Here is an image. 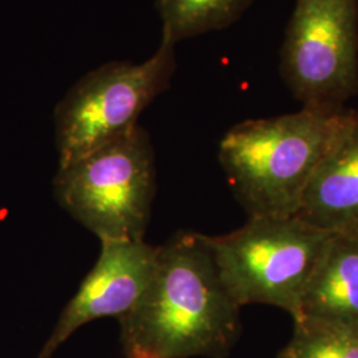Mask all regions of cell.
<instances>
[{"label": "cell", "instance_id": "cell-4", "mask_svg": "<svg viewBox=\"0 0 358 358\" xmlns=\"http://www.w3.org/2000/svg\"><path fill=\"white\" fill-rule=\"evenodd\" d=\"M60 206L101 241H143L155 195V161L138 125L59 167Z\"/></svg>", "mask_w": 358, "mask_h": 358}, {"label": "cell", "instance_id": "cell-11", "mask_svg": "<svg viewBox=\"0 0 358 358\" xmlns=\"http://www.w3.org/2000/svg\"><path fill=\"white\" fill-rule=\"evenodd\" d=\"M278 358H358V324L301 317Z\"/></svg>", "mask_w": 358, "mask_h": 358}, {"label": "cell", "instance_id": "cell-6", "mask_svg": "<svg viewBox=\"0 0 358 358\" xmlns=\"http://www.w3.org/2000/svg\"><path fill=\"white\" fill-rule=\"evenodd\" d=\"M280 73L303 106L345 109L358 94V0H296Z\"/></svg>", "mask_w": 358, "mask_h": 358}, {"label": "cell", "instance_id": "cell-9", "mask_svg": "<svg viewBox=\"0 0 358 358\" xmlns=\"http://www.w3.org/2000/svg\"><path fill=\"white\" fill-rule=\"evenodd\" d=\"M301 317L358 324V235L333 234L303 294Z\"/></svg>", "mask_w": 358, "mask_h": 358}, {"label": "cell", "instance_id": "cell-3", "mask_svg": "<svg viewBox=\"0 0 358 358\" xmlns=\"http://www.w3.org/2000/svg\"><path fill=\"white\" fill-rule=\"evenodd\" d=\"M332 235L291 215L250 217L242 229L206 239L222 282L241 307L272 306L296 320Z\"/></svg>", "mask_w": 358, "mask_h": 358}, {"label": "cell", "instance_id": "cell-7", "mask_svg": "<svg viewBox=\"0 0 358 358\" xmlns=\"http://www.w3.org/2000/svg\"><path fill=\"white\" fill-rule=\"evenodd\" d=\"M157 254L158 247L145 241H101L97 263L66 304L38 358H52L90 321L128 313L150 282Z\"/></svg>", "mask_w": 358, "mask_h": 358}, {"label": "cell", "instance_id": "cell-10", "mask_svg": "<svg viewBox=\"0 0 358 358\" xmlns=\"http://www.w3.org/2000/svg\"><path fill=\"white\" fill-rule=\"evenodd\" d=\"M162 36L176 44L235 23L254 0H154Z\"/></svg>", "mask_w": 358, "mask_h": 358}, {"label": "cell", "instance_id": "cell-8", "mask_svg": "<svg viewBox=\"0 0 358 358\" xmlns=\"http://www.w3.org/2000/svg\"><path fill=\"white\" fill-rule=\"evenodd\" d=\"M332 234L358 235V112L309 180L296 214Z\"/></svg>", "mask_w": 358, "mask_h": 358}, {"label": "cell", "instance_id": "cell-1", "mask_svg": "<svg viewBox=\"0 0 358 358\" xmlns=\"http://www.w3.org/2000/svg\"><path fill=\"white\" fill-rule=\"evenodd\" d=\"M242 307L219 276L206 235L183 231L158 247L153 275L118 317L127 358H227Z\"/></svg>", "mask_w": 358, "mask_h": 358}, {"label": "cell", "instance_id": "cell-2", "mask_svg": "<svg viewBox=\"0 0 358 358\" xmlns=\"http://www.w3.org/2000/svg\"><path fill=\"white\" fill-rule=\"evenodd\" d=\"M350 115L346 108L303 106L296 113L232 127L219 143V162L248 215H296L309 180Z\"/></svg>", "mask_w": 358, "mask_h": 358}, {"label": "cell", "instance_id": "cell-5", "mask_svg": "<svg viewBox=\"0 0 358 358\" xmlns=\"http://www.w3.org/2000/svg\"><path fill=\"white\" fill-rule=\"evenodd\" d=\"M176 43L162 36L142 63L112 62L81 77L55 110L59 167L113 141L137 125L143 109L170 87Z\"/></svg>", "mask_w": 358, "mask_h": 358}]
</instances>
